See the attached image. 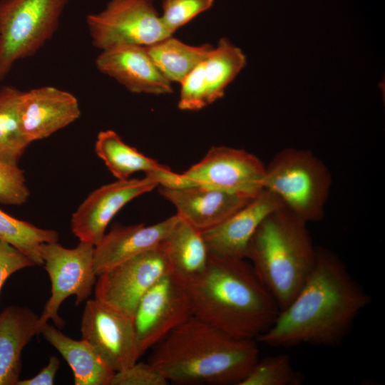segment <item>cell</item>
Masks as SVG:
<instances>
[{"mask_svg": "<svg viewBox=\"0 0 385 385\" xmlns=\"http://www.w3.org/2000/svg\"><path fill=\"white\" fill-rule=\"evenodd\" d=\"M369 302L370 296L337 254L317 247L304 284L256 340L274 347L337 345Z\"/></svg>", "mask_w": 385, "mask_h": 385, "instance_id": "cell-1", "label": "cell"}, {"mask_svg": "<svg viewBox=\"0 0 385 385\" xmlns=\"http://www.w3.org/2000/svg\"><path fill=\"white\" fill-rule=\"evenodd\" d=\"M58 233L43 229L16 219L0 209V240L12 245L27 256L36 265H43L41 245L58 242Z\"/></svg>", "mask_w": 385, "mask_h": 385, "instance_id": "cell-26", "label": "cell"}, {"mask_svg": "<svg viewBox=\"0 0 385 385\" xmlns=\"http://www.w3.org/2000/svg\"><path fill=\"white\" fill-rule=\"evenodd\" d=\"M265 166L245 150L212 146L201 160L180 174L181 187L199 185L255 197L263 190Z\"/></svg>", "mask_w": 385, "mask_h": 385, "instance_id": "cell-11", "label": "cell"}, {"mask_svg": "<svg viewBox=\"0 0 385 385\" xmlns=\"http://www.w3.org/2000/svg\"><path fill=\"white\" fill-rule=\"evenodd\" d=\"M191 316L184 280L173 272L167 274L143 295L133 317L140 356Z\"/></svg>", "mask_w": 385, "mask_h": 385, "instance_id": "cell-10", "label": "cell"}, {"mask_svg": "<svg viewBox=\"0 0 385 385\" xmlns=\"http://www.w3.org/2000/svg\"><path fill=\"white\" fill-rule=\"evenodd\" d=\"M173 268L162 242L98 276L95 299L130 317L147 291Z\"/></svg>", "mask_w": 385, "mask_h": 385, "instance_id": "cell-9", "label": "cell"}, {"mask_svg": "<svg viewBox=\"0 0 385 385\" xmlns=\"http://www.w3.org/2000/svg\"><path fill=\"white\" fill-rule=\"evenodd\" d=\"M202 62L180 83V91L178 106L182 111H197L209 106L207 88L203 80Z\"/></svg>", "mask_w": 385, "mask_h": 385, "instance_id": "cell-30", "label": "cell"}, {"mask_svg": "<svg viewBox=\"0 0 385 385\" xmlns=\"http://www.w3.org/2000/svg\"><path fill=\"white\" fill-rule=\"evenodd\" d=\"M96 66L132 93L158 96L173 92L172 83L158 70L144 46L123 45L103 50Z\"/></svg>", "mask_w": 385, "mask_h": 385, "instance_id": "cell-17", "label": "cell"}, {"mask_svg": "<svg viewBox=\"0 0 385 385\" xmlns=\"http://www.w3.org/2000/svg\"><path fill=\"white\" fill-rule=\"evenodd\" d=\"M69 0H0V81L57 30Z\"/></svg>", "mask_w": 385, "mask_h": 385, "instance_id": "cell-6", "label": "cell"}, {"mask_svg": "<svg viewBox=\"0 0 385 385\" xmlns=\"http://www.w3.org/2000/svg\"><path fill=\"white\" fill-rule=\"evenodd\" d=\"M87 342L115 372L139 359L133 319L95 299L86 301L81 323Z\"/></svg>", "mask_w": 385, "mask_h": 385, "instance_id": "cell-12", "label": "cell"}, {"mask_svg": "<svg viewBox=\"0 0 385 385\" xmlns=\"http://www.w3.org/2000/svg\"><path fill=\"white\" fill-rule=\"evenodd\" d=\"M307 223L282 206L270 213L250 239L245 259L279 311L299 292L315 263L317 248Z\"/></svg>", "mask_w": 385, "mask_h": 385, "instance_id": "cell-4", "label": "cell"}, {"mask_svg": "<svg viewBox=\"0 0 385 385\" xmlns=\"http://www.w3.org/2000/svg\"><path fill=\"white\" fill-rule=\"evenodd\" d=\"M163 243L173 272L180 278L189 279L205 268L210 254L202 232L180 217Z\"/></svg>", "mask_w": 385, "mask_h": 385, "instance_id": "cell-21", "label": "cell"}, {"mask_svg": "<svg viewBox=\"0 0 385 385\" xmlns=\"http://www.w3.org/2000/svg\"><path fill=\"white\" fill-rule=\"evenodd\" d=\"M332 185L329 168L309 150L282 149L265 166L263 189L307 223L324 218Z\"/></svg>", "mask_w": 385, "mask_h": 385, "instance_id": "cell-5", "label": "cell"}, {"mask_svg": "<svg viewBox=\"0 0 385 385\" xmlns=\"http://www.w3.org/2000/svg\"><path fill=\"white\" fill-rule=\"evenodd\" d=\"M169 381L149 362H138L115 372L110 385H167Z\"/></svg>", "mask_w": 385, "mask_h": 385, "instance_id": "cell-31", "label": "cell"}, {"mask_svg": "<svg viewBox=\"0 0 385 385\" xmlns=\"http://www.w3.org/2000/svg\"><path fill=\"white\" fill-rule=\"evenodd\" d=\"M214 0H163L161 21L173 35L201 13L210 9Z\"/></svg>", "mask_w": 385, "mask_h": 385, "instance_id": "cell-28", "label": "cell"}, {"mask_svg": "<svg viewBox=\"0 0 385 385\" xmlns=\"http://www.w3.org/2000/svg\"><path fill=\"white\" fill-rule=\"evenodd\" d=\"M178 219L175 214L152 225L137 224L113 227L95 246L93 269L97 277L161 244Z\"/></svg>", "mask_w": 385, "mask_h": 385, "instance_id": "cell-18", "label": "cell"}, {"mask_svg": "<svg viewBox=\"0 0 385 385\" xmlns=\"http://www.w3.org/2000/svg\"><path fill=\"white\" fill-rule=\"evenodd\" d=\"M95 151L118 180L128 179L137 172L141 171L147 175L154 176L170 169L124 143L119 135L112 130L98 133Z\"/></svg>", "mask_w": 385, "mask_h": 385, "instance_id": "cell-22", "label": "cell"}, {"mask_svg": "<svg viewBox=\"0 0 385 385\" xmlns=\"http://www.w3.org/2000/svg\"><path fill=\"white\" fill-rule=\"evenodd\" d=\"M95 246L80 241L74 248H66L58 242L41 245V255L51 283V294L39 316L43 324L52 320L58 329L65 322L58 315L63 302L75 296L78 305L91 296L96 282L93 269Z\"/></svg>", "mask_w": 385, "mask_h": 385, "instance_id": "cell-8", "label": "cell"}, {"mask_svg": "<svg viewBox=\"0 0 385 385\" xmlns=\"http://www.w3.org/2000/svg\"><path fill=\"white\" fill-rule=\"evenodd\" d=\"M19 113L21 130L32 143L74 122L79 118L81 109L71 93L47 86L21 91Z\"/></svg>", "mask_w": 385, "mask_h": 385, "instance_id": "cell-14", "label": "cell"}, {"mask_svg": "<svg viewBox=\"0 0 385 385\" xmlns=\"http://www.w3.org/2000/svg\"><path fill=\"white\" fill-rule=\"evenodd\" d=\"M144 47L162 74L171 83H178L204 61L213 48L209 43L191 46L173 36Z\"/></svg>", "mask_w": 385, "mask_h": 385, "instance_id": "cell-23", "label": "cell"}, {"mask_svg": "<svg viewBox=\"0 0 385 385\" xmlns=\"http://www.w3.org/2000/svg\"><path fill=\"white\" fill-rule=\"evenodd\" d=\"M209 104L223 97L227 86L246 65L242 50L227 38L220 39L202 62Z\"/></svg>", "mask_w": 385, "mask_h": 385, "instance_id": "cell-24", "label": "cell"}, {"mask_svg": "<svg viewBox=\"0 0 385 385\" xmlns=\"http://www.w3.org/2000/svg\"><path fill=\"white\" fill-rule=\"evenodd\" d=\"M93 45L101 51L123 45L148 46L173 36L163 25L154 0H109L86 16Z\"/></svg>", "mask_w": 385, "mask_h": 385, "instance_id": "cell-7", "label": "cell"}, {"mask_svg": "<svg viewBox=\"0 0 385 385\" xmlns=\"http://www.w3.org/2000/svg\"><path fill=\"white\" fill-rule=\"evenodd\" d=\"M36 266L27 256L0 240V292L6 279L15 272Z\"/></svg>", "mask_w": 385, "mask_h": 385, "instance_id": "cell-32", "label": "cell"}, {"mask_svg": "<svg viewBox=\"0 0 385 385\" xmlns=\"http://www.w3.org/2000/svg\"><path fill=\"white\" fill-rule=\"evenodd\" d=\"M158 188L176 215L201 232L221 223L255 197L199 185Z\"/></svg>", "mask_w": 385, "mask_h": 385, "instance_id": "cell-15", "label": "cell"}, {"mask_svg": "<svg viewBox=\"0 0 385 385\" xmlns=\"http://www.w3.org/2000/svg\"><path fill=\"white\" fill-rule=\"evenodd\" d=\"M282 206L274 194L262 190L221 223L202 232L209 254L245 259L247 245L258 226L270 213Z\"/></svg>", "mask_w": 385, "mask_h": 385, "instance_id": "cell-16", "label": "cell"}, {"mask_svg": "<svg viewBox=\"0 0 385 385\" xmlns=\"http://www.w3.org/2000/svg\"><path fill=\"white\" fill-rule=\"evenodd\" d=\"M30 195L24 170L18 164L0 161V202L21 205Z\"/></svg>", "mask_w": 385, "mask_h": 385, "instance_id": "cell-29", "label": "cell"}, {"mask_svg": "<svg viewBox=\"0 0 385 385\" xmlns=\"http://www.w3.org/2000/svg\"><path fill=\"white\" fill-rule=\"evenodd\" d=\"M21 91L11 86L0 88V161L18 164L31 143L20 124L19 104Z\"/></svg>", "mask_w": 385, "mask_h": 385, "instance_id": "cell-25", "label": "cell"}, {"mask_svg": "<svg viewBox=\"0 0 385 385\" xmlns=\"http://www.w3.org/2000/svg\"><path fill=\"white\" fill-rule=\"evenodd\" d=\"M41 334L67 361L75 385H110L115 374L84 340H75L46 323Z\"/></svg>", "mask_w": 385, "mask_h": 385, "instance_id": "cell-20", "label": "cell"}, {"mask_svg": "<svg viewBox=\"0 0 385 385\" xmlns=\"http://www.w3.org/2000/svg\"><path fill=\"white\" fill-rule=\"evenodd\" d=\"M302 381L289 356L278 354L258 359L239 385H299Z\"/></svg>", "mask_w": 385, "mask_h": 385, "instance_id": "cell-27", "label": "cell"}, {"mask_svg": "<svg viewBox=\"0 0 385 385\" xmlns=\"http://www.w3.org/2000/svg\"><path fill=\"white\" fill-rule=\"evenodd\" d=\"M159 185L152 176L128 178L103 185L91 193L73 213L71 227L80 241L96 246L106 234L113 217L127 203Z\"/></svg>", "mask_w": 385, "mask_h": 385, "instance_id": "cell-13", "label": "cell"}, {"mask_svg": "<svg viewBox=\"0 0 385 385\" xmlns=\"http://www.w3.org/2000/svg\"><path fill=\"white\" fill-rule=\"evenodd\" d=\"M44 324L26 307L9 306L0 313V385H16L21 371L22 351L41 334Z\"/></svg>", "mask_w": 385, "mask_h": 385, "instance_id": "cell-19", "label": "cell"}, {"mask_svg": "<svg viewBox=\"0 0 385 385\" xmlns=\"http://www.w3.org/2000/svg\"><path fill=\"white\" fill-rule=\"evenodd\" d=\"M256 342L191 316L151 349L148 362L169 383L239 385L259 359Z\"/></svg>", "mask_w": 385, "mask_h": 385, "instance_id": "cell-3", "label": "cell"}, {"mask_svg": "<svg viewBox=\"0 0 385 385\" xmlns=\"http://www.w3.org/2000/svg\"><path fill=\"white\" fill-rule=\"evenodd\" d=\"M183 280L192 316L233 337L256 339L279 314L276 301L246 259L210 254L205 268Z\"/></svg>", "mask_w": 385, "mask_h": 385, "instance_id": "cell-2", "label": "cell"}, {"mask_svg": "<svg viewBox=\"0 0 385 385\" xmlns=\"http://www.w3.org/2000/svg\"><path fill=\"white\" fill-rule=\"evenodd\" d=\"M59 366L58 358L56 356H51L47 365L36 375L30 379H19L16 385H53Z\"/></svg>", "mask_w": 385, "mask_h": 385, "instance_id": "cell-33", "label": "cell"}]
</instances>
